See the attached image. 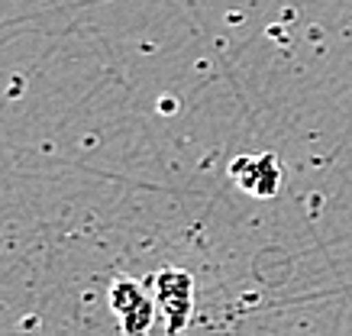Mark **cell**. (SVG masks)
Instances as JSON below:
<instances>
[{"mask_svg": "<svg viewBox=\"0 0 352 336\" xmlns=\"http://www.w3.org/2000/svg\"><path fill=\"white\" fill-rule=\"evenodd\" d=\"M230 175H233V181L243 191H249V194H256V197H272L281 188V165H278V159L272 152L239 155L230 165Z\"/></svg>", "mask_w": 352, "mask_h": 336, "instance_id": "obj_1", "label": "cell"}, {"mask_svg": "<svg viewBox=\"0 0 352 336\" xmlns=\"http://www.w3.org/2000/svg\"><path fill=\"white\" fill-rule=\"evenodd\" d=\"M110 304H113V311H117L120 320H123V330H129V333H139V330H149L152 326L155 304L142 294V288H139L136 282L117 278L113 288H110Z\"/></svg>", "mask_w": 352, "mask_h": 336, "instance_id": "obj_2", "label": "cell"}, {"mask_svg": "<svg viewBox=\"0 0 352 336\" xmlns=\"http://www.w3.org/2000/svg\"><path fill=\"white\" fill-rule=\"evenodd\" d=\"M155 294H159V307L168 317V326L178 330V326L188 324L191 317V278L184 271H162L155 278Z\"/></svg>", "mask_w": 352, "mask_h": 336, "instance_id": "obj_3", "label": "cell"}]
</instances>
